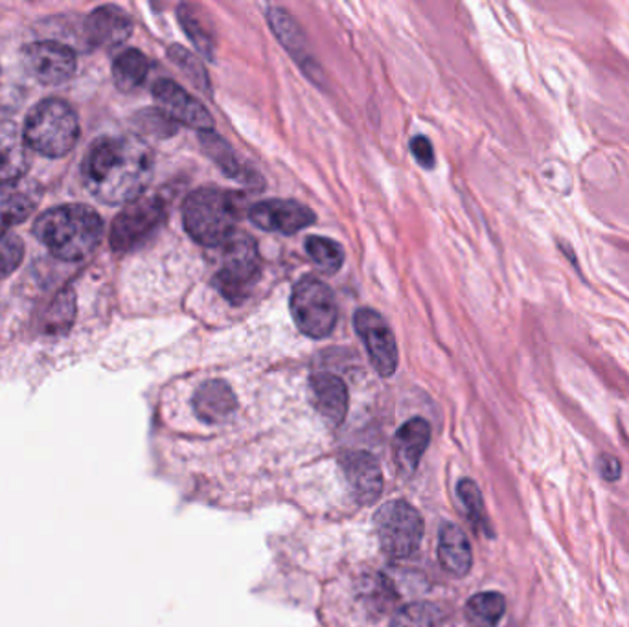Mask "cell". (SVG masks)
Listing matches in <instances>:
<instances>
[{
	"label": "cell",
	"instance_id": "cell-11",
	"mask_svg": "<svg viewBox=\"0 0 629 627\" xmlns=\"http://www.w3.org/2000/svg\"><path fill=\"white\" fill-rule=\"evenodd\" d=\"M249 218L258 229L293 236L313 225L317 216L306 205L289 199L258 202L249 210Z\"/></svg>",
	"mask_w": 629,
	"mask_h": 627
},
{
	"label": "cell",
	"instance_id": "cell-19",
	"mask_svg": "<svg viewBox=\"0 0 629 627\" xmlns=\"http://www.w3.org/2000/svg\"><path fill=\"white\" fill-rule=\"evenodd\" d=\"M236 407H238V402L234 392L225 381H220V379L202 383L194 396L196 415L199 416V420L207 421V423L225 421L234 415Z\"/></svg>",
	"mask_w": 629,
	"mask_h": 627
},
{
	"label": "cell",
	"instance_id": "cell-6",
	"mask_svg": "<svg viewBox=\"0 0 629 627\" xmlns=\"http://www.w3.org/2000/svg\"><path fill=\"white\" fill-rule=\"evenodd\" d=\"M374 521L381 549L386 556L404 560L412 556L422 543V515L405 501L383 504L378 509Z\"/></svg>",
	"mask_w": 629,
	"mask_h": 627
},
{
	"label": "cell",
	"instance_id": "cell-16",
	"mask_svg": "<svg viewBox=\"0 0 629 627\" xmlns=\"http://www.w3.org/2000/svg\"><path fill=\"white\" fill-rule=\"evenodd\" d=\"M309 386H311V396H313L314 408L319 410V415L330 426H341L348 413V389H346L345 381L333 373H314Z\"/></svg>",
	"mask_w": 629,
	"mask_h": 627
},
{
	"label": "cell",
	"instance_id": "cell-10",
	"mask_svg": "<svg viewBox=\"0 0 629 627\" xmlns=\"http://www.w3.org/2000/svg\"><path fill=\"white\" fill-rule=\"evenodd\" d=\"M24 66L39 84L61 85L76 71V56L71 48L55 41L34 42L24 48Z\"/></svg>",
	"mask_w": 629,
	"mask_h": 627
},
{
	"label": "cell",
	"instance_id": "cell-33",
	"mask_svg": "<svg viewBox=\"0 0 629 627\" xmlns=\"http://www.w3.org/2000/svg\"><path fill=\"white\" fill-rule=\"evenodd\" d=\"M410 151L420 167L428 168V170L434 167L433 146L425 136H415L410 143Z\"/></svg>",
	"mask_w": 629,
	"mask_h": 627
},
{
	"label": "cell",
	"instance_id": "cell-2",
	"mask_svg": "<svg viewBox=\"0 0 629 627\" xmlns=\"http://www.w3.org/2000/svg\"><path fill=\"white\" fill-rule=\"evenodd\" d=\"M34 234L55 258L85 260L100 245L103 221L92 208L63 205L42 212L34 223Z\"/></svg>",
	"mask_w": 629,
	"mask_h": 627
},
{
	"label": "cell",
	"instance_id": "cell-4",
	"mask_svg": "<svg viewBox=\"0 0 629 627\" xmlns=\"http://www.w3.org/2000/svg\"><path fill=\"white\" fill-rule=\"evenodd\" d=\"M24 140L37 153L65 157L79 138V122L72 107L58 98H47L32 107L24 122Z\"/></svg>",
	"mask_w": 629,
	"mask_h": 627
},
{
	"label": "cell",
	"instance_id": "cell-25",
	"mask_svg": "<svg viewBox=\"0 0 629 627\" xmlns=\"http://www.w3.org/2000/svg\"><path fill=\"white\" fill-rule=\"evenodd\" d=\"M306 250H308L309 258L314 261V266L319 267L322 272H326V274L337 272L343 266V261H345V250L330 237H308L306 239Z\"/></svg>",
	"mask_w": 629,
	"mask_h": 627
},
{
	"label": "cell",
	"instance_id": "cell-29",
	"mask_svg": "<svg viewBox=\"0 0 629 627\" xmlns=\"http://www.w3.org/2000/svg\"><path fill=\"white\" fill-rule=\"evenodd\" d=\"M392 627H442V613L436 605L418 602L399 610Z\"/></svg>",
	"mask_w": 629,
	"mask_h": 627
},
{
	"label": "cell",
	"instance_id": "cell-18",
	"mask_svg": "<svg viewBox=\"0 0 629 627\" xmlns=\"http://www.w3.org/2000/svg\"><path fill=\"white\" fill-rule=\"evenodd\" d=\"M30 167L28 144L12 122H0V184L21 181Z\"/></svg>",
	"mask_w": 629,
	"mask_h": 627
},
{
	"label": "cell",
	"instance_id": "cell-13",
	"mask_svg": "<svg viewBox=\"0 0 629 627\" xmlns=\"http://www.w3.org/2000/svg\"><path fill=\"white\" fill-rule=\"evenodd\" d=\"M341 469L357 503L370 504L378 501L383 490V475L374 456L354 451L341 456Z\"/></svg>",
	"mask_w": 629,
	"mask_h": 627
},
{
	"label": "cell",
	"instance_id": "cell-20",
	"mask_svg": "<svg viewBox=\"0 0 629 627\" xmlns=\"http://www.w3.org/2000/svg\"><path fill=\"white\" fill-rule=\"evenodd\" d=\"M268 19L269 24L273 26L274 36L279 37L285 50L298 61V65H303L304 71L308 72L309 76H313L314 71L321 74L313 58L309 56L308 41L304 37V32L295 23V19L280 8H269Z\"/></svg>",
	"mask_w": 629,
	"mask_h": 627
},
{
	"label": "cell",
	"instance_id": "cell-34",
	"mask_svg": "<svg viewBox=\"0 0 629 627\" xmlns=\"http://www.w3.org/2000/svg\"><path fill=\"white\" fill-rule=\"evenodd\" d=\"M620 474H622V466H620V462L615 456L604 455L600 458V475L607 482H615V480L620 479Z\"/></svg>",
	"mask_w": 629,
	"mask_h": 627
},
{
	"label": "cell",
	"instance_id": "cell-14",
	"mask_svg": "<svg viewBox=\"0 0 629 627\" xmlns=\"http://www.w3.org/2000/svg\"><path fill=\"white\" fill-rule=\"evenodd\" d=\"M39 186L26 179L0 184V231L28 220L39 205Z\"/></svg>",
	"mask_w": 629,
	"mask_h": 627
},
{
	"label": "cell",
	"instance_id": "cell-17",
	"mask_svg": "<svg viewBox=\"0 0 629 627\" xmlns=\"http://www.w3.org/2000/svg\"><path fill=\"white\" fill-rule=\"evenodd\" d=\"M429 440H431V427L422 418H412L399 427L398 434L394 439V460H396L399 474H415L423 453L428 450Z\"/></svg>",
	"mask_w": 629,
	"mask_h": 627
},
{
	"label": "cell",
	"instance_id": "cell-22",
	"mask_svg": "<svg viewBox=\"0 0 629 627\" xmlns=\"http://www.w3.org/2000/svg\"><path fill=\"white\" fill-rule=\"evenodd\" d=\"M148 58L140 50L130 48V50L120 53L119 58L114 60V85L122 93H131V90L138 89L144 84V79L148 76Z\"/></svg>",
	"mask_w": 629,
	"mask_h": 627
},
{
	"label": "cell",
	"instance_id": "cell-23",
	"mask_svg": "<svg viewBox=\"0 0 629 627\" xmlns=\"http://www.w3.org/2000/svg\"><path fill=\"white\" fill-rule=\"evenodd\" d=\"M505 597L499 592H479L469 598L466 616L473 627H495L505 615Z\"/></svg>",
	"mask_w": 629,
	"mask_h": 627
},
{
	"label": "cell",
	"instance_id": "cell-12",
	"mask_svg": "<svg viewBox=\"0 0 629 627\" xmlns=\"http://www.w3.org/2000/svg\"><path fill=\"white\" fill-rule=\"evenodd\" d=\"M155 100L159 101L162 111L175 122V124H185L192 130L210 133L214 130V119L208 113L207 107L186 93L181 85L175 84L172 79H159L153 85Z\"/></svg>",
	"mask_w": 629,
	"mask_h": 627
},
{
	"label": "cell",
	"instance_id": "cell-21",
	"mask_svg": "<svg viewBox=\"0 0 629 627\" xmlns=\"http://www.w3.org/2000/svg\"><path fill=\"white\" fill-rule=\"evenodd\" d=\"M439 560L445 573L457 578L468 575L473 565V554H471L468 538L464 536L460 528L449 522L440 530Z\"/></svg>",
	"mask_w": 629,
	"mask_h": 627
},
{
	"label": "cell",
	"instance_id": "cell-31",
	"mask_svg": "<svg viewBox=\"0 0 629 627\" xmlns=\"http://www.w3.org/2000/svg\"><path fill=\"white\" fill-rule=\"evenodd\" d=\"M24 245L12 232L0 231V280L8 279L21 266Z\"/></svg>",
	"mask_w": 629,
	"mask_h": 627
},
{
	"label": "cell",
	"instance_id": "cell-28",
	"mask_svg": "<svg viewBox=\"0 0 629 627\" xmlns=\"http://www.w3.org/2000/svg\"><path fill=\"white\" fill-rule=\"evenodd\" d=\"M201 144L205 153L214 160L215 164L221 168V172L231 175V177H238L242 173V167H239L238 159H236L231 146L221 136L215 135L212 131L201 133Z\"/></svg>",
	"mask_w": 629,
	"mask_h": 627
},
{
	"label": "cell",
	"instance_id": "cell-15",
	"mask_svg": "<svg viewBox=\"0 0 629 627\" xmlns=\"http://www.w3.org/2000/svg\"><path fill=\"white\" fill-rule=\"evenodd\" d=\"M85 32L95 47L114 48L130 39L133 23L119 7H101L87 17Z\"/></svg>",
	"mask_w": 629,
	"mask_h": 627
},
{
	"label": "cell",
	"instance_id": "cell-5",
	"mask_svg": "<svg viewBox=\"0 0 629 627\" xmlns=\"http://www.w3.org/2000/svg\"><path fill=\"white\" fill-rule=\"evenodd\" d=\"M292 315L298 330L311 339H324L337 324V303L332 290L321 280H300L292 295Z\"/></svg>",
	"mask_w": 629,
	"mask_h": 627
},
{
	"label": "cell",
	"instance_id": "cell-27",
	"mask_svg": "<svg viewBox=\"0 0 629 627\" xmlns=\"http://www.w3.org/2000/svg\"><path fill=\"white\" fill-rule=\"evenodd\" d=\"M362 600L367 602L370 611H374L375 615H385L386 611H391L392 605L396 604L398 594L394 591L391 581L383 576L374 575L370 576L369 580H365Z\"/></svg>",
	"mask_w": 629,
	"mask_h": 627
},
{
	"label": "cell",
	"instance_id": "cell-7",
	"mask_svg": "<svg viewBox=\"0 0 629 627\" xmlns=\"http://www.w3.org/2000/svg\"><path fill=\"white\" fill-rule=\"evenodd\" d=\"M225 245L223 266L215 272L214 285L226 300L239 304L260 276V256L249 236H232Z\"/></svg>",
	"mask_w": 629,
	"mask_h": 627
},
{
	"label": "cell",
	"instance_id": "cell-8",
	"mask_svg": "<svg viewBox=\"0 0 629 627\" xmlns=\"http://www.w3.org/2000/svg\"><path fill=\"white\" fill-rule=\"evenodd\" d=\"M166 220V202L159 196H143L130 202L114 218L111 247L114 253H131L140 247Z\"/></svg>",
	"mask_w": 629,
	"mask_h": 627
},
{
	"label": "cell",
	"instance_id": "cell-1",
	"mask_svg": "<svg viewBox=\"0 0 629 627\" xmlns=\"http://www.w3.org/2000/svg\"><path fill=\"white\" fill-rule=\"evenodd\" d=\"M82 177L98 201L130 205L153 177V153L138 136H100L85 153Z\"/></svg>",
	"mask_w": 629,
	"mask_h": 627
},
{
	"label": "cell",
	"instance_id": "cell-32",
	"mask_svg": "<svg viewBox=\"0 0 629 627\" xmlns=\"http://www.w3.org/2000/svg\"><path fill=\"white\" fill-rule=\"evenodd\" d=\"M74 293L71 291H63L58 298H55L54 306L48 311L47 328L50 332L60 333L61 330H66L74 320Z\"/></svg>",
	"mask_w": 629,
	"mask_h": 627
},
{
	"label": "cell",
	"instance_id": "cell-3",
	"mask_svg": "<svg viewBox=\"0 0 629 627\" xmlns=\"http://www.w3.org/2000/svg\"><path fill=\"white\" fill-rule=\"evenodd\" d=\"M238 208L232 194L218 188H199L186 197L183 223L192 239L205 247L225 245L236 231Z\"/></svg>",
	"mask_w": 629,
	"mask_h": 627
},
{
	"label": "cell",
	"instance_id": "cell-24",
	"mask_svg": "<svg viewBox=\"0 0 629 627\" xmlns=\"http://www.w3.org/2000/svg\"><path fill=\"white\" fill-rule=\"evenodd\" d=\"M178 23L185 28L186 36L196 45L197 50L208 58L214 60L215 39L207 24L202 23L201 15H197L194 7H178Z\"/></svg>",
	"mask_w": 629,
	"mask_h": 627
},
{
	"label": "cell",
	"instance_id": "cell-26",
	"mask_svg": "<svg viewBox=\"0 0 629 627\" xmlns=\"http://www.w3.org/2000/svg\"><path fill=\"white\" fill-rule=\"evenodd\" d=\"M458 495H460L464 506H466L469 521L473 522V527H476L479 532L486 533V536L492 538V525H490V519H488L486 506H484V499H482L479 485H477L473 480H462V482L458 484Z\"/></svg>",
	"mask_w": 629,
	"mask_h": 627
},
{
	"label": "cell",
	"instance_id": "cell-9",
	"mask_svg": "<svg viewBox=\"0 0 629 627\" xmlns=\"http://www.w3.org/2000/svg\"><path fill=\"white\" fill-rule=\"evenodd\" d=\"M356 330L362 343L369 349L370 361L383 378H388L398 368V344L391 325L374 309H359L356 317Z\"/></svg>",
	"mask_w": 629,
	"mask_h": 627
},
{
	"label": "cell",
	"instance_id": "cell-30",
	"mask_svg": "<svg viewBox=\"0 0 629 627\" xmlns=\"http://www.w3.org/2000/svg\"><path fill=\"white\" fill-rule=\"evenodd\" d=\"M168 56H170V60L183 71V74H186V77L190 79L192 84L196 85L197 89L208 93L210 82H208L207 71H205L201 61L197 60L194 53L188 52L186 48L175 45V47L168 50Z\"/></svg>",
	"mask_w": 629,
	"mask_h": 627
}]
</instances>
